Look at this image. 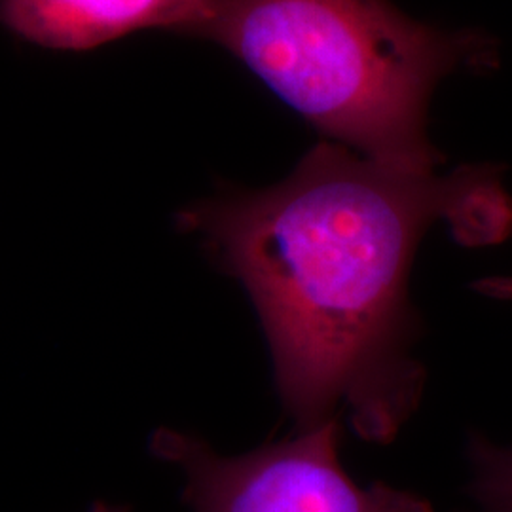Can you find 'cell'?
<instances>
[{
  "mask_svg": "<svg viewBox=\"0 0 512 512\" xmlns=\"http://www.w3.org/2000/svg\"><path fill=\"white\" fill-rule=\"evenodd\" d=\"M501 167L408 173L321 141L262 190L196 203L181 215L224 274L247 291L296 431L348 412L368 442L397 437L420 403L410 274L421 239L446 220L463 245L511 234Z\"/></svg>",
  "mask_w": 512,
  "mask_h": 512,
  "instance_id": "1",
  "label": "cell"
},
{
  "mask_svg": "<svg viewBox=\"0 0 512 512\" xmlns=\"http://www.w3.org/2000/svg\"><path fill=\"white\" fill-rule=\"evenodd\" d=\"M202 37L329 141L408 173L444 160L427 133L440 80L499 61L488 35L423 25L389 0H220Z\"/></svg>",
  "mask_w": 512,
  "mask_h": 512,
  "instance_id": "2",
  "label": "cell"
},
{
  "mask_svg": "<svg viewBox=\"0 0 512 512\" xmlns=\"http://www.w3.org/2000/svg\"><path fill=\"white\" fill-rule=\"evenodd\" d=\"M340 442L342 425L332 420L226 458L205 440L160 429L152 452L183 471L184 503L194 512H435L421 495L385 482L357 484Z\"/></svg>",
  "mask_w": 512,
  "mask_h": 512,
  "instance_id": "3",
  "label": "cell"
},
{
  "mask_svg": "<svg viewBox=\"0 0 512 512\" xmlns=\"http://www.w3.org/2000/svg\"><path fill=\"white\" fill-rule=\"evenodd\" d=\"M220 0H0V21L35 44L90 50L143 29L202 37Z\"/></svg>",
  "mask_w": 512,
  "mask_h": 512,
  "instance_id": "4",
  "label": "cell"
},
{
  "mask_svg": "<svg viewBox=\"0 0 512 512\" xmlns=\"http://www.w3.org/2000/svg\"><path fill=\"white\" fill-rule=\"evenodd\" d=\"M467 458L471 512H512V446H499L475 433L469 440Z\"/></svg>",
  "mask_w": 512,
  "mask_h": 512,
  "instance_id": "5",
  "label": "cell"
},
{
  "mask_svg": "<svg viewBox=\"0 0 512 512\" xmlns=\"http://www.w3.org/2000/svg\"><path fill=\"white\" fill-rule=\"evenodd\" d=\"M478 293L486 294L490 298L499 300H512V277H488L475 285Z\"/></svg>",
  "mask_w": 512,
  "mask_h": 512,
  "instance_id": "6",
  "label": "cell"
},
{
  "mask_svg": "<svg viewBox=\"0 0 512 512\" xmlns=\"http://www.w3.org/2000/svg\"><path fill=\"white\" fill-rule=\"evenodd\" d=\"M92 512H129L128 507H118V505H109V503H97Z\"/></svg>",
  "mask_w": 512,
  "mask_h": 512,
  "instance_id": "7",
  "label": "cell"
}]
</instances>
